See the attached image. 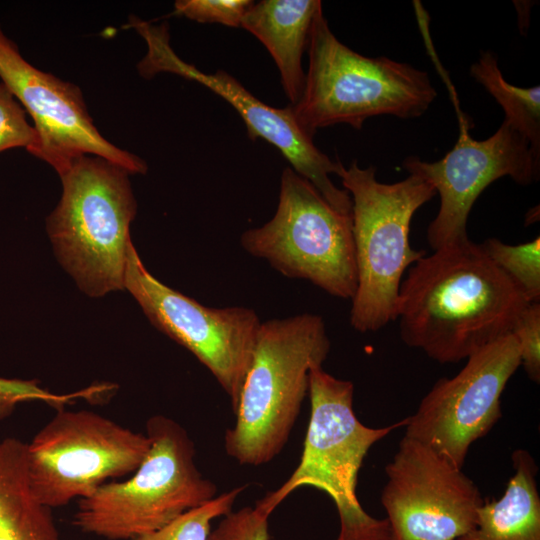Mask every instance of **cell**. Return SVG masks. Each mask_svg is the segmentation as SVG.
<instances>
[{"instance_id": "6da1fadb", "label": "cell", "mask_w": 540, "mask_h": 540, "mask_svg": "<svg viewBox=\"0 0 540 540\" xmlns=\"http://www.w3.org/2000/svg\"><path fill=\"white\" fill-rule=\"evenodd\" d=\"M531 303L469 238L423 256L398 293L396 319L409 347L445 364L510 334Z\"/></svg>"}, {"instance_id": "7a4b0ae2", "label": "cell", "mask_w": 540, "mask_h": 540, "mask_svg": "<svg viewBox=\"0 0 540 540\" xmlns=\"http://www.w3.org/2000/svg\"><path fill=\"white\" fill-rule=\"evenodd\" d=\"M324 320L303 313L261 322L225 450L239 464L259 466L277 456L308 392L309 372L330 352Z\"/></svg>"}, {"instance_id": "3957f363", "label": "cell", "mask_w": 540, "mask_h": 540, "mask_svg": "<svg viewBox=\"0 0 540 540\" xmlns=\"http://www.w3.org/2000/svg\"><path fill=\"white\" fill-rule=\"evenodd\" d=\"M307 52L303 91L289 107L312 137L336 124L359 130L366 119L379 115L416 118L437 97L427 72L384 56H363L340 42L322 6L312 21Z\"/></svg>"}, {"instance_id": "277c9868", "label": "cell", "mask_w": 540, "mask_h": 540, "mask_svg": "<svg viewBox=\"0 0 540 540\" xmlns=\"http://www.w3.org/2000/svg\"><path fill=\"white\" fill-rule=\"evenodd\" d=\"M311 412L298 466L278 489L255 508L270 516L293 491L311 486L334 502L340 531L337 540H392L389 522L370 516L357 494L358 473L370 448L406 418L382 428L364 425L353 409L354 385L314 366L309 372Z\"/></svg>"}, {"instance_id": "5b68a950", "label": "cell", "mask_w": 540, "mask_h": 540, "mask_svg": "<svg viewBox=\"0 0 540 540\" xmlns=\"http://www.w3.org/2000/svg\"><path fill=\"white\" fill-rule=\"evenodd\" d=\"M336 175L352 200V231L357 287L350 310L351 326L374 332L396 320L400 284L405 271L426 255L411 247L410 224L415 212L436 195L421 176L382 183L374 166L346 168L337 160Z\"/></svg>"}, {"instance_id": "8992f818", "label": "cell", "mask_w": 540, "mask_h": 540, "mask_svg": "<svg viewBox=\"0 0 540 540\" xmlns=\"http://www.w3.org/2000/svg\"><path fill=\"white\" fill-rule=\"evenodd\" d=\"M123 167L83 155L60 176L63 192L47 218L62 266L86 294L124 289L129 229L136 201Z\"/></svg>"}, {"instance_id": "52a82bcc", "label": "cell", "mask_w": 540, "mask_h": 540, "mask_svg": "<svg viewBox=\"0 0 540 540\" xmlns=\"http://www.w3.org/2000/svg\"><path fill=\"white\" fill-rule=\"evenodd\" d=\"M150 448L133 476L101 485L80 499L74 524L109 540H132L157 531L217 495L194 461L195 446L173 419L154 415L146 423Z\"/></svg>"}, {"instance_id": "ba28073f", "label": "cell", "mask_w": 540, "mask_h": 540, "mask_svg": "<svg viewBox=\"0 0 540 540\" xmlns=\"http://www.w3.org/2000/svg\"><path fill=\"white\" fill-rule=\"evenodd\" d=\"M240 243L285 277L307 280L339 298L352 299L355 294L352 214L334 209L290 167L281 175L274 216L263 226L246 230Z\"/></svg>"}, {"instance_id": "9c48e42d", "label": "cell", "mask_w": 540, "mask_h": 540, "mask_svg": "<svg viewBox=\"0 0 540 540\" xmlns=\"http://www.w3.org/2000/svg\"><path fill=\"white\" fill-rule=\"evenodd\" d=\"M149 448L146 434L99 413L59 409L26 443L31 489L46 507L64 506L90 496L108 479L133 473Z\"/></svg>"}, {"instance_id": "30bf717a", "label": "cell", "mask_w": 540, "mask_h": 540, "mask_svg": "<svg viewBox=\"0 0 540 540\" xmlns=\"http://www.w3.org/2000/svg\"><path fill=\"white\" fill-rule=\"evenodd\" d=\"M124 288L151 324L185 347L211 372L235 412L261 324L246 307L210 308L168 287L128 245Z\"/></svg>"}, {"instance_id": "8fae6325", "label": "cell", "mask_w": 540, "mask_h": 540, "mask_svg": "<svg viewBox=\"0 0 540 540\" xmlns=\"http://www.w3.org/2000/svg\"><path fill=\"white\" fill-rule=\"evenodd\" d=\"M466 360L454 377L441 378L433 385L405 425V436L427 445L460 469L470 446L501 417V395L521 365L512 333Z\"/></svg>"}, {"instance_id": "7c38bea8", "label": "cell", "mask_w": 540, "mask_h": 540, "mask_svg": "<svg viewBox=\"0 0 540 540\" xmlns=\"http://www.w3.org/2000/svg\"><path fill=\"white\" fill-rule=\"evenodd\" d=\"M129 26L143 37L147 45V53L138 64L143 77L151 78L168 72L209 88L238 112L253 141L262 138L275 146L293 170L307 179L334 209L347 215L352 213L349 193L336 187L329 177L336 174L337 160L332 161L314 145L313 137L298 125L289 106H269L227 72L204 73L182 60L170 45L166 22L153 25L132 17Z\"/></svg>"}, {"instance_id": "4fadbf2b", "label": "cell", "mask_w": 540, "mask_h": 540, "mask_svg": "<svg viewBox=\"0 0 540 540\" xmlns=\"http://www.w3.org/2000/svg\"><path fill=\"white\" fill-rule=\"evenodd\" d=\"M385 473L381 503L392 540H456L476 526L479 488L427 445L404 436Z\"/></svg>"}, {"instance_id": "5bb4252c", "label": "cell", "mask_w": 540, "mask_h": 540, "mask_svg": "<svg viewBox=\"0 0 540 540\" xmlns=\"http://www.w3.org/2000/svg\"><path fill=\"white\" fill-rule=\"evenodd\" d=\"M460 133L453 148L435 162L408 156L403 168L428 181L440 195V207L427 230L433 250L465 240L469 213L480 194L494 181L511 177L520 185L539 178L540 155L530 142L503 121L487 139L475 140L460 118Z\"/></svg>"}, {"instance_id": "9a60e30c", "label": "cell", "mask_w": 540, "mask_h": 540, "mask_svg": "<svg viewBox=\"0 0 540 540\" xmlns=\"http://www.w3.org/2000/svg\"><path fill=\"white\" fill-rule=\"evenodd\" d=\"M0 78L31 116L36 140L27 150L59 176L83 155L111 161L130 174H145L147 164L105 139L88 113L79 87L27 62L0 27Z\"/></svg>"}, {"instance_id": "2e32d148", "label": "cell", "mask_w": 540, "mask_h": 540, "mask_svg": "<svg viewBox=\"0 0 540 540\" xmlns=\"http://www.w3.org/2000/svg\"><path fill=\"white\" fill-rule=\"evenodd\" d=\"M321 6L319 0H262L251 5L241 22V28L259 39L272 56L290 105L298 102L303 91L302 56Z\"/></svg>"}, {"instance_id": "e0dca14e", "label": "cell", "mask_w": 540, "mask_h": 540, "mask_svg": "<svg viewBox=\"0 0 540 540\" xmlns=\"http://www.w3.org/2000/svg\"><path fill=\"white\" fill-rule=\"evenodd\" d=\"M511 459L514 474L503 495L484 501L476 526L456 540H540L536 462L524 449L515 450Z\"/></svg>"}, {"instance_id": "ac0fdd59", "label": "cell", "mask_w": 540, "mask_h": 540, "mask_svg": "<svg viewBox=\"0 0 540 540\" xmlns=\"http://www.w3.org/2000/svg\"><path fill=\"white\" fill-rule=\"evenodd\" d=\"M0 540H60L51 509L29 482L26 443L0 441Z\"/></svg>"}, {"instance_id": "d6986e66", "label": "cell", "mask_w": 540, "mask_h": 540, "mask_svg": "<svg viewBox=\"0 0 540 540\" xmlns=\"http://www.w3.org/2000/svg\"><path fill=\"white\" fill-rule=\"evenodd\" d=\"M470 74L502 107L503 121L523 135L540 155V87L521 88L508 83L491 51L481 52Z\"/></svg>"}, {"instance_id": "ffe728a7", "label": "cell", "mask_w": 540, "mask_h": 540, "mask_svg": "<svg viewBox=\"0 0 540 540\" xmlns=\"http://www.w3.org/2000/svg\"><path fill=\"white\" fill-rule=\"evenodd\" d=\"M488 258L525 294L529 302L540 300V238L517 245L488 238L480 244Z\"/></svg>"}, {"instance_id": "44dd1931", "label": "cell", "mask_w": 540, "mask_h": 540, "mask_svg": "<svg viewBox=\"0 0 540 540\" xmlns=\"http://www.w3.org/2000/svg\"><path fill=\"white\" fill-rule=\"evenodd\" d=\"M244 489L245 486H239L218 495L205 504L186 511L161 529L132 540H208L211 521L230 513Z\"/></svg>"}, {"instance_id": "7402d4cb", "label": "cell", "mask_w": 540, "mask_h": 540, "mask_svg": "<svg viewBox=\"0 0 540 540\" xmlns=\"http://www.w3.org/2000/svg\"><path fill=\"white\" fill-rule=\"evenodd\" d=\"M253 3L251 0H177L174 14L199 23L237 28Z\"/></svg>"}, {"instance_id": "603a6c76", "label": "cell", "mask_w": 540, "mask_h": 540, "mask_svg": "<svg viewBox=\"0 0 540 540\" xmlns=\"http://www.w3.org/2000/svg\"><path fill=\"white\" fill-rule=\"evenodd\" d=\"M36 140V131L26 120V111L4 83H0V152L25 147Z\"/></svg>"}, {"instance_id": "cb8c5ba5", "label": "cell", "mask_w": 540, "mask_h": 540, "mask_svg": "<svg viewBox=\"0 0 540 540\" xmlns=\"http://www.w3.org/2000/svg\"><path fill=\"white\" fill-rule=\"evenodd\" d=\"M95 387L69 395H57L39 387L35 381L0 378V419L11 414L21 402L40 400L60 407L77 397H94Z\"/></svg>"}, {"instance_id": "d4e9b609", "label": "cell", "mask_w": 540, "mask_h": 540, "mask_svg": "<svg viewBox=\"0 0 540 540\" xmlns=\"http://www.w3.org/2000/svg\"><path fill=\"white\" fill-rule=\"evenodd\" d=\"M519 346L521 365L535 383L540 381V303L531 302L511 332Z\"/></svg>"}, {"instance_id": "484cf974", "label": "cell", "mask_w": 540, "mask_h": 540, "mask_svg": "<svg viewBox=\"0 0 540 540\" xmlns=\"http://www.w3.org/2000/svg\"><path fill=\"white\" fill-rule=\"evenodd\" d=\"M268 518L255 507L231 511L210 531L208 540H269Z\"/></svg>"}]
</instances>
